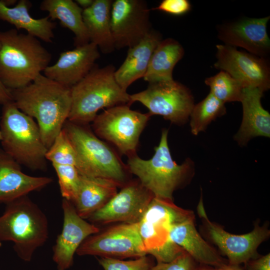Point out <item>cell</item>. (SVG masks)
Segmentation results:
<instances>
[{"instance_id":"cell-26","label":"cell","mask_w":270,"mask_h":270,"mask_svg":"<svg viewBox=\"0 0 270 270\" xmlns=\"http://www.w3.org/2000/svg\"><path fill=\"white\" fill-rule=\"evenodd\" d=\"M40 9L48 12L51 20H58L62 27L67 28L74 34V45L80 46L90 42L84 25L83 10L72 0H44Z\"/></svg>"},{"instance_id":"cell-33","label":"cell","mask_w":270,"mask_h":270,"mask_svg":"<svg viewBox=\"0 0 270 270\" xmlns=\"http://www.w3.org/2000/svg\"><path fill=\"white\" fill-rule=\"evenodd\" d=\"M196 262L186 252L169 262H157L151 270H195Z\"/></svg>"},{"instance_id":"cell-31","label":"cell","mask_w":270,"mask_h":270,"mask_svg":"<svg viewBox=\"0 0 270 270\" xmlns=\"http://www.w3.org/2000/svg\"><path fill=\"white\" fill-rule=\"evenodd\" d=\"M56 173L63 198L72 202L78 194L81 175L74 166L52 164Z\"/></svg>"},{"instance_id":"cell-25","label":"cell","mask_w":270,"mask_h":270,"mask_svg":"<svg viewBox=\"0 0 270 270\" xmlns=\"http://www.w3.org/2000/svg\"><path fill=\"white\" fill-rule=\"evenodd\" d=\"M112 2L110 0H94L92 6L82 12L90 42L104 54H110L116 49L110 27Z\"/></svg>"},{"instance_id":"cell-7","label":"cell","mask_w":270,"mask_h":270,"mask_svg":"<svg viewBox=\"0 0 270 270\" xmlns=\"http://www.w3.org/2000/svg\"><path fill=\"white\" fill-rule=\"evenodd\" d=\"M78 158L82 176L108 178L122 187L130 180L126 165L114 150L88 126L66 120L63 128Z\"/></svg>"},{"instance_id":"cell-23","label":"cell","mask_w":270,"mask_h":270,"mask_svg":"<svg viewBox=\"0 0 270 270\" xmlns=\"http://www.w3.org/2000/svg\"><path fill=\"white\" fill-rule=\"evenodd\" d=\"M118 188L112 180L81 175L79 190L72 204L80 217L88 219L116 194Z\"/></svg>"},{"instance_id":"cell-38","label":"cell","mask_w":270,"mask_h":270,"mask_svg":"<svg viewBox=\"0 0 270 270\" xmlns=\"http://www.w3.org/2000/svg\"><path fill=\"white\" fill-rule=\"evenodd\" d=\"M76 3L83 10H86L93 4L94 0H76Z\"/></svg>"},{"instance_id":"cell-27","label":"cell","mask_w":270,"mask_h":270,"mask_svg":"<svg viewBox=\"0 0 270 270\" xmlns=\"http://www.w3.org/2000/svg\"><path fill=\"white\" fill-rule=\"evenodd\" d=\"M184 54L182 46L176 40H162L152 53L143 78L148 84L173 80L174 68Z\"/></svg>"},{"instance_id":"cell-1","label":"cell","mask_w":270,"mask_h":270,"mask_svg":"<svg viewBox=\"0 0 270 270\" xmlns=\"http://www.w3.org/2000/svg\"><path fill=\"white\" fill-rule=\"evenodd\" d=\"M10 92L16 106L36 120L43 142L48 149L68 119L71 88L40 74L28 85Z\"/></svg>"},{"instance_id":"cell-6","label":"cell","mask_w":270,"mask_h":270,"mask_svg":"<svg viewBox=\"0 0 270 270\" xmlns=\"http://www.w3.org/2000/svg\"><path fill=\"white\" fill-rule=\"evenodd\" d=\"M2 106L0 130L4 151L20 164L34 170H46L48 149L37 123L13 102Z\"/></svg>"},{"instance_id":"cell-4","label":"cell","mask_w":270,"mask_h":270,"mask_svg":"<svg viewBox=\"0 0 270 270\" xmlns=\"http://www.w3.org/2000/svg\"><path fill=\"white\" fill-rule=\"evenodd\" d=\"M168 130L164 129L152 157L145 160L136 154L128 156L130 173L155 197L173 200V194L192 177L194 163L186 159L179 165L172 158L168 142Z\"/></svg>"},{"instance_id":"cell-8","label":"cell","mask_w":270,"mask_h":270,"mask_svg":"<svg viewBox=\"0 0 270 270\" xmlns=\"http://www.w3.org/2000/svg\"><path fill=\"white\" fill-rule=\"evenodd\" d=\"M194 216L190 210L176 205L173 200L154 196L142 220L138 231L146 254L157 262H169L184 250L170 238L172 225Z\"/></svg>"},{"instance_id":"cell-12","label":"cell","mask_w":270,"mask_h":270,"mask_svg":"<svg viewBox=\"0 0 270 270\" xmlns=\"http://www.w3.org/2000/svg\"><path fill=\"white\" fill-rule=\"evenodd\" d=\"M78 256L122 260L148 255L138 231V223H120L87 238L78 248Z\"/></svg>"},{"instance_id":"cell-39","label":"cell","mask_w":270,"mask_h":270,"mask_svg":"<svg viewBox=\"0 0 270 270\" xmlns=\"http://www.w3.org/2000/svg\"><path fill=\"white\" fill-rule=\"evenodd\" d=\"M2 2L8 7H11L17 2L15 0H0Z\"/></svg>"},{"instance_id":"cell-28","label":"cell","mask_w":270,"mask_h":270,"mask_svg":"<svg viewBox=\"0 0 270 270\" xmlns=\"http://www.w3.org/2000/svg\"><path fill=\"white\" fill-rule=\"evenodd\" d=\"M226 112L224 103L210 92L192 109L190 116L192 133L196 136L200 132L205 130L212 120Z\"/></svg>"},{"instance_id":"cell-40","label":"cell","mask_w":270,"mask_h":270,"mask_svg":"<svg viewBox=\"0 0 270 270\" xmlns=\"http://www.w3.org/2000/svg\"><path fill=\"white\" fill-rule=\"evenodd\" d=\"M1 140H2V134H1V132L0 130V141Z\"/></svg>"},{"instance_id":"cell-37","label":"cell","mask_w":270,"mask_h":270,"mask_svg":"<svg viewBox=\"0 0 270 270\" xmlns=\"http://www.w3.org/2000/svg\"><path fill=\"white\" fill-rule=\"evenodd\" d=\"M195 270H244L240 266L227 264L221 267H213L208 266L201 265L197 266Z\"/></svg>"},{"instance_id":"cell-30","label":"cell","mask_w":270,"mask_h":270,"mask_svg":"<svg viewBox=\"0 0 270 270\" xmlns=\"http://www.w3.org/2000/svg\"><path fill=\"white\" fill-rule=\"evenodd\" d=\"M46 158L52 164L74 166L78 170L80 168L77 154L63 128L48 150Z\"/></svg>"},{"instance_id":"cell-19","label":"cell","mask_w":270,"mask_h":270,"mask_svg":"<svg viewBox=\"0 0 270 270\" xmlns=\"http://www.w3.org/2000/svg\"><path fill=\"white\" fill-rule=\"evenodd\" d=\"M20 165L4 150H0V202L9 203L39 190L52 182L50 177L24 174Z\"/></svg>"},{"instance_id":"cell-34","label":"cell","mask_w":270,"mask_h":270,"mask_svg":"<svg viewBox=\"0 0 270 270\" xmlns=\"http://www.w3.org/2000/svg\"><path fill=\"white\" fill-rule=\"evenodd\" d=\"M192 6L188 0H163L154 10L174 16H181L188 12Z\"/></svg>"},{"instance_id":"cell-3","label":"cell","mask_w":270,"mask_h":270,"mask_svg":"<svg viewBox=\"0 0 270 270\" xmlns=\"http://www.w3.org/2000/svg\"><path fill=\"white\" fill-rule=\"evenodd\" d=\"M116 68L96 65L80 82L71 88L72 107L69 122L88 125L102 108L132 103L129 94L118 84Z\"/></svg>"},{"instance_id":"cell-16","label":"cell","mask_w":270,"mask_h":270,"mask_svg":"<svg viewBox=\"0 0 270 270\" xmlns=\"http://www.w3.org/2000/svg\"><path fill=\"white\" fill-rule=\"evenodd\" d=\"M62 206V230L53 247L52 260L58 270H66L72 265L74 254L82 243L90 236L98 232L100 229L80 217L70 201L63 198Z\"/></svg>"},{"instance_id":"cell-29","label":"cell","mask_w":270,"mask_h":270,"mask_svg":"<svg viewBox=\"0 0 270 270\" xmlns=\"http://www.w3.org/2000/svg\"><path fill=\"white\" fill-rule=\"evenodd\" d=\"M204 82L210 86V92L222 102H240L244 88L226 72L220 70L206 78Z\"/></svg>"},{"instance_id":"cell-18","label":"cell","mask_w":270,"mask_h":270,"mask_svg":"<svg viewBox=\"0 0 270 270\" xmlns=\"http://www.w3.org/2000/svg\"><path fill=\"white\" fill-rule=\"evenodd\" d=\"M100 57L98 46L90 42L61 52L57 62L44 70V75L71 88L93 69Z\"/></svg>"},{"instance_id":"cell-2","label":"cell","mask_w":270,"mask_h":270,"mask_svg":"<svg viewBox=\"0 0 270 270\" xmlns=\"http://www.w3.org/2000/svg\"><path fill=\"white\" fill-rule=\"evenodd\" d=\"M18 31L0 32V80L10 91L33 82L52 60L37 38Z\"/></svg>"},{"instance_id":"cell-21","label":"cell","mask_w":270,"mask_h":270,"mask_svg":"<svg viewBox=\"0 0 270 270\" xmlns=\"http://www.w3.org/2000/svg\"><path fill=\"white\" fill-rule=\"evenodd\" d=\"M264 92L258 88H243L240 102L243 110L242 120L234 139L244 146L256 136L270 137V114L261 104Z\"/></svg>"},{"instance_id":"cell-22","label":"cell","mask_w":270,"mask_h":270,"mask_svg":"<svg viewBox=\"0 0 270 270\" xmlns=\"http://www.w3.org/2000/svg\"><path fill=\"white\" fill-rule=\"evenodd\" d=\"M162 40L161 34L152 29L138 44L128 48L126 59L114 72L116 81L124 90L144 77L152 53Z\"/></svg>"},{"instance_id":"cell-17","label":"cell","mask_w":270,"mask_h":270,"mask_svg":"<svg viewBox=\"0 0 270 270\" xmlns=\"http://www.w3.org/2000/svg\"><path fill=\"white\" fill-rule=\"evenodd\" d=\"M270 16L262 18H242L221 25L218 37L224 44L241 47L250 54L264 58L270 50L266 30Z\"/></svg>"},{"instance_id":"cell-15","label":"cell","mask_w":270,"mask_h":270,"mask_svg":"<svg viewBox=\"0 0 270 270\" xmlns=\"http://www.w3.org/2000/svg\"><path fill=\"white\" fill-rule=\"evenodd\" d=\"M214 66L226 72L244 88H258L264 92L270 87V67L266 58L226 44H217Z\"/></svg>"},{"instance_id":"cell-9","label":"cell","mask_w":270,"mask_h":270,"mask_svg":"<svg viewBox=\"0 0 270 270\" xmlns=\"http://www.w3.org/2000/svg\"><path fill=\"white\" fill-rule=\"evenodd\" d=\"M122 104L107 108L97 114L92 122V129L97 136L114 146L122 154H136L140 135L150 116Z\"/></svg>"},{"instance_id":"cell-36","label":"cell","mask_w":270,"mask_h":270,"mask_svg":"<svg viewBox=\"0 0 270 270\" xmlns=\"http://www.w3.org/2000/svg\"><path fill=\"white\" fill-rule=\"evenodd\" d=\"M12 102V97L10 91L7 89L0 80V104L3 106Z\"/></svg>"},{"instance_id":"cell-20","label":"cell","mask_w":270,"mask_h":270,"mask_svg":"<svg viewBox=\"0 0 270 270\" xmlns=\"http://www.w3.org/2000/svg\"><path fill=\"white\" fill-rule=\"evenodd\" d=\"M194 220V216L172 225L170 232L172 241L201 265L221 267L228 264L227 260L197 230Z\"/></svg>"},{"instance_id":"cell-35","label":"cell","mask_w":270,"mask_h":270,"mask_svg":"<svg viewBox=\"0 0 270 270\" xmlns=\"http://www.w3.org/2000/svg\"><path fill=\"white\" fill-rule=\"evenodd\" d=\"M245 264L246 270H270V254L251 259Z\"/></svg>"},{"instance_id":"cell-5","label":"cell","mask_w":270,"mask_h":270,"mask_svg":"<svg viewBox=\"0 0 270 270\" xmlns=\"http://www.w3.org/2000/svg\"><path fill=\"white\" fill-rule=\"evenodd\" d=\"M48 237L47 218L27 196L6 204L0 216V242L11 241L18 256L30 262Z\"/></svg>"},{"instance_id":"cell-10","label":"cell","mask_w":270,"mask_h":270,"mask_svg":"<svg viewBox=\"0 0 270 270\" xmlns=\"http://www.w3.org/2000/svg\"><path fill=\"white\" fill-rule=\"evenodd\" d=\"M130 98L132 103L144 105L150 116H161L178 125L188 120L194 106L190 90L174 80L150 83L146 90L130 94Z\"/></svg>"},{"instance_id":"cell-11","label":"cell","mask_w":270,"mask_h":270,"mask_svg":"<svg viewBox=\"0 0 270 270\" xmlns=\"http://www.w3.org/2000/svg\"><path fill=\"white\" fill-rule=\"evenodd\" d=\"M196 210L208 238L226 257L228 264L240 266L257 257L258 247L270 237V230L267 224L260 226L256 223L252 231L242 234L226 231L210 220L204 208L202 195Z\"/></svg>"},{"instance_id":"cell-13","label":"cell","mask_w":270,"mask_h":270,"mask_svg":"<svg viewBox=\"0 0 270 270\" xmlns=\"http://www.w3.org/2000/svg\"><path fill=\"white\" fill-rule=\"evenodd\" d=\"M154 196L138 179L130 180L104 206L88 219L95 225L138 223Z\"/></svg>"},{"instance_id":"cell-32","label":"cell","mask_w":270,"mask_h":270,"mask_svg":"<svg viewBox=\"0 0 270 270\" xmlns=\"http://www.w3.org/2000/svg\"><path fill=\"white\" fill-rule=\"evenodd\" d=\"M98 260L104 270H151L154 266L153 259L148 255L129 260L107 258Z\"/></svg>"},{"instance_id":"cell-24","label":"cell","mask_w":270,"mask_h":270,"mask_svg":"<svg viewBox=\"0 0 270 270\" xmlns=\"http://www.w3.org/2000/svg\"><path fill=\"white\" fill-rule=\"evenodd\" d=\"M30 2L20 0L13 7H8L0 0V20L6 22L19 30L24 29L27 34L46 42H52L56 24L47 16L40 18H32L29 13Z\"/></svg>"},{"instance_id":"cell-14","label":"cell","mask_w":270,"mask_h":270,"mask_svg":"<svg viewBox=\"0 0 270 270\" xmlns=\"http://www.w3.org/2000/svg\"><path fill=\"white\" fill-rule=\"evenodd\" d=\"M147 2L143 0H116L110 11V27L116 49L131 48L152 30Z\"/></svg>"}]
</instances>
